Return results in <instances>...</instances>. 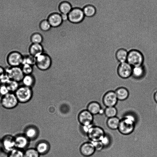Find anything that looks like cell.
Returning <instances> with one entry per match:
<instances>
[{
    "label": "cell",
    "instance_id": "1",
    "mask_svg": "<svg viewBox=\"0 0 157 157\" xmlns=\"http://www.w3.org/2000/svg\"><path fill=\"white\" fill-rule=\"evenodd\" d=\"M136 122V118L133 114L127 113L120 120L118 129L123 135L130 134L134 131Z\"/></svg>",
    "mask_w": 157,
    "mask_h": 157
},
{
    "label": "cell",
    "instance_id": "2",
    "mask_svg": "<svg viewBox=\"0 0 157 157\" xmlns=\"http://www.w3.org/2000/svg\"><path fill=\"white\" fill-rule=\"evenodd\" d=\"M14 94L18 101L25 103L32 98L33 92L32 88L22 85L19 86Z\"/></svg>",
    "mask_w": 157,
    "mask_h": 157
},
{
    "label": "cell",
    "instance_id": "3",
    "mask_svg": "<svg viewBox=\"0 0 157 157\" xmlns=\"http://www.w3.org/2000/svg\"><path fill=\"white\" fill-rule=\"evenodd\" d=\"M23 55L17 51H12L6 55V61L10 67H21L22 64Z\"/></svg>",
    "mask_w": 157,
    "mask_h": 157
},
{
    "label": "cell",
    "instance_id": "4",
    "mask_svg": "<svg viewBox=\"0 0 157 157\" xmlns=\"http://www.w3.org/2000/svg\"><path fill=\"white\" fill-rule=\"evenodd\" d=\"M144 62L143 55L140 51L132 49L128 52L127 62L132 67L142 65Z\"/></svg>",
    "mask_w": 157,
    "mask_h": 157
},
{
    "label": "cell",
    "instance_id": "5",
    "mask_svg": "<svg viewBox=\"0 0 157 157\" xmlns=\"http://www.w3.org/2000/svg\"><path fill=\"white\" fill-rule=\"evenodd\" d=\"M35 65L39 69L45 71L49 69L52 64V60L47 54L43 53L36 57Z\"/></svg>",
    "mask_w": 157,
    "mask_h": 157
},
{
    "label": "cell",
    "instance_id": "6",
    "mask_svg": "<svg viewBox=\"0 0 157 157\" xmlns=\"http://www.w3.org/2000/svg\"><path fill=\"white\" fill-rule=\"evenodd\" d=\"M5 72L11 80L21 82L24 75L21 67H10L5 68Z\"/></svg>",
    "mask_w": 157,
    "mask_h": 157
},
{
    "label": "cell",
    "instance_id": "7",
    "mask_svg": "<svg viewBox=\"0 0 157 157\" xmlns=\"http://www.w3.org/2000/svg\"><path fill=\"white\" fill-rule=\"evenodd\" d=\"M105 134L104 130L101 127L94 125L89 130L87 135L90 141H101Z\"/></svg>",
    "mask_w": 157,
    "mask_h": 157
},
{
    "label": "cell",
    "instance_id": "8",
    "mask_svg": "<svg viewBox=\"0 0 157 157\" xmlns=\"http://www.w3.org/2000/svg\"><path fill=\"white\" fill-rule=\"evenodd\" d=\"M18 101L14 93L10 92L2 97L1 103L6 108L11 109L16 106Z\"/></svg>",
    "mask_w": 157,
    "mask_h": 157
},
{
    "label": "cell",
    "instance_id": "9",
    "mask_svg": "<svg viewBox=\"0 0 157 157\" xmlns=\"http://www.w3.org/2000/svg\"><path fill=\"white\" fill-rule=\"evenodd\" d=\"M132 67L127 62L120 63L117 69L119 76L123 78H127L132 76Z\"/></svg>",
    "mask_w": 157,
    "mask_h": 157
},
{
    "label": "cell",
    "instance_id": "10",
    "mask_svg": "<svg viewBox=\"0 0 157 157\" xmlns=\"http://www.w3.org/2000/svg\"><path fill=\"white\" fill-rule=\"evenodd\" d=\"M78 120L82 125H85L93 123L94 116L87 110H83L78 116Z\"/></svg>",
    "mask_w": 157,
    "mask_h": 157
},
{
    "label": "cell",
    "instance_id": "11",
    "mask_svg": "<svg viewBox=\"0 0 157 157\" xmlns=\"http://www.w3.org/2000/svg\"><path fill=\"white\" fill-rule=\"evenodd\" d=\"M118 101L116 93L113 91L106 93L103 98V103L106 107L115 106Z\"/></svg>",
    "mask_w": 157,
    "mask_h": 157
},
{
    "label": "cell",
    "instance_id": "12",
    "mask_svg": "<svg viewBox=\"0 0 157 157\" xmlns=\"http://www.w3.org/2000/svg\"><path fill=\"white\" fill-rule=\"evenodd\" d=\"M85 17L82 10L79 8L72 9L68 14L69 20L72 22L78 23L81 21Z\"/></svg>",
    "mask_w": 157,
    "mask_h": 157
},
{
    "label": "cell",
    "instance_id": "13",
    "mask_svg": "<svg viewBox=\"0 0 157 157\" xmlns=\"http://www.w3.org/2000/svg\"><path fill=\"white\" fill-rule=\"evenodd\" d=\"M96 151L92 144L90 142L83 144L79 148L81 155L85 157H90L94 154Z\"/></svg>",
    "mask_w": 157,
    "mask_h": 157
},
{
    "label": "cell",
    "instance_id": "14",
    "mask_svg": "<svg viewBox=\"0 0 157 157\" xmlns=\"http://www.w3.org/2000/svg\"><path fill=\"white\" fill-rule=\"evenodd\" d=\"M28 51L29 54L36 57L44 53V49L41 44H31L29 47Z\"/></svg>",
    "mask_w": 157,
    "mask_h": 157
},
{
    "label": "cell",
    "instance_id": "15",
    "mask_svg": "<svg viewBox=\"0 0 157 157\" xmlns=\"http://www.w3.org/2000/svg\"><path fill=\"white\" fill-rule=\"evenodd\" d=\"M146 73V69L143 64L132 67V76L135 78L141 79L145 76Z\"/></svg>",
    "mask_w": 157,
    "mask_h": 157
},
{
    "label": "cell",
    "instance_id": "16",
    "mask_svg": "<svg viewBox=\"0 0 157 157\" xmlns=\"http://www.w3.org/2000/svg\"><path fill=\"white\" fill-rule=\"evenodd\" d=\"M23 85L26 86L33 88L36 82L35 76L33 74L24 75L21 81Z\"/></svg>",
    "mask_w": 157,
    "mask_h": 157
},
{
    "label": "cell",
    "instance_id": "17",
    "mask_svg": "<svg viewBox=\"0 0 157 157\" xmlns=\"http://www.w3.org/2000/svg\"><path fill=\"white\" fill-rule=\"evenodd\" d=\"M102 109L100 104L95 101L90 102L87 106V110L93 115L98 114Z\"/></svg>",
    "mask_w": 157,
    "mask_h": 157
},
{
    "label": "cell",
    "instance_id": "18",
    "mask_svg": "<svg viewBox=\"0 0 157 157\" xmlns=\"http://www.w3.org/2000/svg\"><path fill=\"white\" fill-rule=\"evenodd\" d=\"M36 149L40 155H44L49 152L50 146L47 142L42 141L37 144Z\"/></svg>",
    "mask_w": 157,
    "mask_h": 157
},
{
    "label": "cell",
    "instance_id": "19",
    "mask_svg": "<svg viewBox=\"0 0 157 157\" xmlns=\"http://www.w3.org/2000/svg\"><path fill=\"white\" fill-rule=\"evenodd\" d=\"M48 21L52 27H56L60 25L63 20L60 15L58 13H54L50 16Z\"/></svg>",
    "mask_w": 157,
    "mask_h": 157
},
{
    "label": "cell",
    "instance_id": "20",
    "mask_svg": "<svg viewBox=\"0 0 157 157\" xmlns=\"http://www.w3.org/2000/svg\"><path fill=\"white\" fill-rule=\"evenodd\" d=\"M115 92L118 100L124 101L126 99L129 95L128 90L125 87H120L117 89Z\"/></svg>",
    "mask_w": 157,
    "mask_h": 157
},
{
    "label": "cell",
    "instance_id": "21",
    "mask_svg": "<svg viewBox=\"0 0 157 157\" xmlns=\"http://www.w3.org/2000/svg\"><path fill=\"white\" fill-rule=\"evenodd\" d=\"M128 52L126 49L121 48L118 49L116 53V57L120 63L127 62Z\"/></svg>",
    "mask_w": 157,
    "mask_h": 157
},
{
    "label": "cell",
    "instance_id": "22",
    "mask_svg": "<svg viewBox=\"0 0 157 157\" xmlns=\"http://www.w3.org/2000/svg\"><path fill=\"white\" fill-rule=\"evenodd\" d=\"M3 146L5 149L8 151H11L15 147L14 140L10 137L7 136L4 138L3 141Z\"/></svg>",
    "mask_w": 157,
    "mask_h": 157
},
{
    "label": "cell",
    "instance_id": "23",
    "mask_svg": "<svg viewBox=\"0 0 157 157\" xmlns=\"http://www.w3.org/2000/svg\"><path fill=\"white\" fill-rule=\"evenodd\" d=\"M120 119L117 116L108 118L107 121L108 127L112 130L118 129Z\"/></svg>",
    "mask_w": 157,
    "mask_h": 157
},
{
    "label": "cell",
    "instance_id": "24",
    "mask_svg": "<svg viewBox=\"0 0 157 157\" xmlns=\"http://www.w3.org/2000/svg\"><path fill=\"white\" fill-rule=\"evenodd\" d=\"M15 147L19 148H23L27 145L28 140L24 136H19L17 137L14 140Z\"/></svg>",
    "mask_w": 157,
    "mask_h": 157
},
{
    "label": "cell",
    "instance_id": "25",
    "mask_svg": "<svg viewBox=\"0 0 157 157\" xmlns=\"http://www.w3.org/2000/svg\"><path fill=\"white\" fill-rule=\"evenodd\" d=\"M117 113L115 106L106 107L104 110V114L108 118L117 116Z\"/></svg>",
    "mask_w": 157,
    "mask_h": 157
},
{
    "label": "cell",
    "instance_id": "26",
    "mask_svg": "<svg viewBox=\"0 0 157 157\" xmlns=\"http://www.w3.org/2000/svg\"><path fill=\"white\" fill-rule=\"evenodd\" d=\"M19 83L16 81L10 79L6 84L10 92L14 93L20 86Z\"/></svg>",
    "mask_w": 157,
    "mask_h": 157
},
{
    "label": "cell",
    "instance_id": "27",
    "mask_svg": "<svg viewBox=\"0 0 157 157\" xmlns=\"http://www.w3.org/2000/svg\"><path fill=\"white\" fill-rule=\"evenodd\" d=\"M43 38L41 35L38 33L33 34L30 37L29 41L31 44H41Z\"/></svg>",
    "mask_w": 157,
    "mask_h": 157
},
{
    "label": "cell",
    "instance_id": "28",
    "mask_svg": "<svg viewBox=\"0 0 157 157\" xmlns=\"http://www.w3.org/2000/svg\"><path fill=\"white\" fill-rule=\"evenodd\" d=\"M36 63V58L35 57L29 54L23 55L22 64L26 63L34 66L35 65Z\"/></svg>",
    "mask_w": 157,
    "mask_h": 157
},
{
    "label": "cell",
    "instance_id": "29",
    "mask_svg": "<svg viewBox=\"0 0 157 157\" xmlns=\"http://www.w3.org/2000/svg\"><path fill=\"white\" fill-rule=\"evenodd\" d=\"M72 9L70 4L66 2L61 3L59 6V10L62 13L68 14Z\"/></svg>",
    "mask_w": 157,
    "mask_h": 157
},
{
    "label": "cell",
    "instance_id": "30",
    "mask_svg": "<svg viewBox=\"0 0 157 157\" xmlns=\"http://www.w3.org/2000/svg\"><path fill=\"white\" fill-rule=\"evenodd\" d=\"M21 66L22 70L24 75L33 74L34 70V66L25 63L22 64Z\"/></svg>",
    "mask_w": 157,
    "mask_h": 157
},
{
    "label": "cell",
    "instance_id": "31",
    "mask_svg": "<svg viewBox=\"0 0 157 157\" xmlns=\"http://www.w3.org/2000/svg\"><path fill=\"white\" fill-rule=\"evenodd\" d=\"M84 15L88 17H90L94 15L96 12L95 8L90 5L86 6L83 10Z\"/></svg>",
    "mask_w": 157,
    "mask_h": 157
},
{
    "label": "cell",
    "instance_id": "32",
    "mask_svg": "<svg viewBox=\"0 0 157 157\" xmlns=\"http://www.w3.org/2000/svg\"><path fill=\"white\" fill-rule=\"evenodd\" d=\"M40 154L36 149H29L24 153V157H40Z\"/></svg>",
    "mask_w": 157,
    "mask_h": 157
},
{
    "label": "cell",
    "instance_id": "33",
    "mask_svg": "<svg viewBox=\"0 0 157 157\" xmlns=\"http://www.w3.org/2000/svg\"><path fill=\"white\" fill-rule=\"evenodd\" d=\"M26 136L30 139L35 138L37 135V130L34 128L30 127L28 128L25 132Z\"/></svg>",
    "mask_w": 157,
    "mask_h": 157
},
{
    "label": "cell",
    "instance_id": "34",
    "mask_svg": "<svg viewBox=\"0 0 157 157\" xmlns=\"http://www.w3.org/2000/svg\"><path fill=\"white\" fill-rule=\"evenodd\" d=\"M8 157H24V153L19 149H14L10 151Z\"/></svg>",
    "mask_w": 157,
    "mask_h": 157
},
{
    "label": "cell",
    "instance_id": "35",
    "mask_svg": "<svg viewBox=\"0 0 157 157\" xmlns=\"http://www.w3.org/2000/svg\"><path fill=\"white\" fill-rule=\"evenodd\" d=\"M90 142L93 144L96 151H101L104 147V146L101 141Z\"/></svg>",
    "mask_w": 157,
    "mask_h": 157
},
{
    "label": "cell",
    "instance_id": "36",
    "mask_svg": "<svg viewBox=\"0 0 157 157\" xmlns=\"http://www.w3.org/2000/svg\"><path fill=\"white\" fill-rule=\"evenodd\" d=\"M40 28L43 31H47L50 29L51 27L48 20L43 21L40 24Z\"/></svg>",
    "mask_w": 157,
    "mask_h": 157
},
{
    "label": "cell",
    "instance_id": "37",
    "mask_svg": "<svg viewBox=\"0 0 157 157\" xmlns=\"http://www.w3.org/2000/svg\"><path fill=\"white\" fill-rule=\"evenodd\" d=\"M9 93L10 92L6 84L0 83V95L3 97Z\"/></svg>",
    "mask_w": 157,
    "mask_h": 157
},
{
    "label": "cell",
    "instance_id": "38",
    "mask_svg": "<svg viewBox=\"0 0 157 157\" xmlns=\"http://www.w3.org/2000/svg\"><path fill=\"white\" fill-rule=\"evenodd\" d=\"M10 79L8 75L5 73L4 74L0 80V83L3 84H6Z\"/></svg>",
    "mask_w": 157,
    "mask_h": 157
},
{
    "label": "cell",
    "instance_id": "39",
    "mask_svg": "<svg viewBox=\"0 0 157 157\" xmlns=\"http://www.w3.org/2000/svg\"><path fill=\"white\" fill-rule=\"evenodd\" d=\"M93 123L90 124L82 125V129L84 132L86 134L89 131L90 129L94 125Z\"/></svg>",
    "mask_w": 157,
    "mask_h": 157
},
{
    "label": "cell",
    "instance_id": "40",
    "mask_svg": "<svg viewBox=\"0 0 157 157\" xmlns=\"http://www.w3.org/2000/svg\"><path fill=\"white\" fill-rule=\"evenodd\" d=\"M5 73V68L0 65V80L2 76Z\"/></svg>",
    "mask_w": 157,
    "mask_h": 157
},
{
    "label": "cell",
    "instance_id": "41",
    "mask_svg": "<svg viewBox=\"0 0 157 157\" xmlns=\"http://www.w3.org/2000/svg\"><path fill=\"white\" fill-rule=\"evenodd\" d=\"M60 15L63 21H65L68 19V14L62 13Z\"/></svg>",
    "mask_w": 157,
    "mask_h": 157
},
{
    "label": "cell",
    "instance_id": "42",
    "mask_svg": "<svg viewBox=\"0 0 157 157\" xmlns=\"http://www.w3.org/2000/svg\"><path fill=\"white\" fill-rule=\"evenodd\" d=\"M154 97L155 101L157 103V91L155 93Z\"/></svg>",
    "mask_w": 157,
    "mask_h": 157
},
{
    "label": "cell",
    "instance_id": "43",
    "mask_svg": "<svg viewBox=\"0 0 157 157\" xmlns=\"http://www.w3.org/2000/svg\"><path fill=\"white\" fill-rule=\"evenodd\" d=\"M1 144H0V150L1 149Z\"/></svg>",
    "mask_w": 157,
    "mask_h": 157
},
{
    "label": "cell",
    "instance_id": "44",
    "mask_svg": "<svg viewBox=\"0 0 157 157\" xmlns=\"http://www.w3.org/2000/svg\"><path fill=\"white\" fill-rule=\"evenodd\" d=\"M128 143H129V142H128ZM129 147H130V146H129ZM130 151H131V150H130ZM131 153H132V152H131ZM132 155H133V154H132Z\"/></svg>",
    "mask_w": 157,
    "mask_h": 157
},
{
    "label": "cell",
    "instance_id": "45",
    "mask_svg": "<svg viewBox=\"0 0 157 157\" xmlns=\"http://www.w3.org/2000/svg\"><path fill=\"white\" fill-rule=\"evenodd\" d=\"M148 19H149V18H148ZM150 24H151V23H150ZM151 27H152V26H151Z\"/></svg>",
    "mask_w": 157,
    "mask_h": 157
}]
</instances>
